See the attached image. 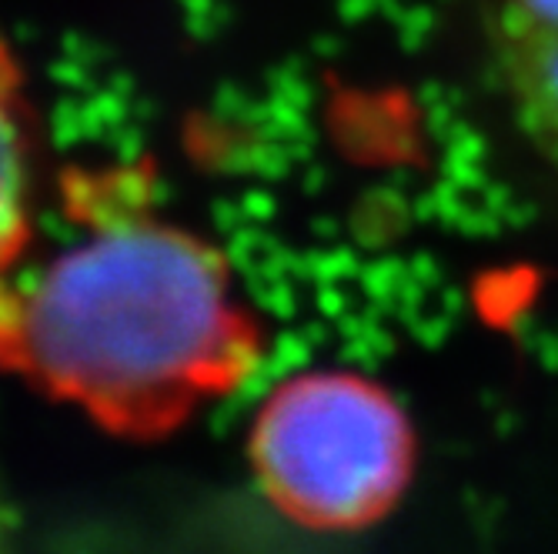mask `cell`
<instances>
[{"label":"cell","instance_id":"cell-1","mask_svg":"<svg viewBox=\"0 0 558 554\" xmlns=\"http://www.w3.org/2000/svg\"><path fill=\"white\" fill-rule=\"evenodd\" d=\"M77 224L0 274V374L124 441H161L244 387L268 337L225 250L144 208L134 181L71 174Z\"/></svg>","mask_w":558,"mask_h":554},{"label":"cell","instance_id":"cell-2","mask_svg":"<svg viewBox=\"0 0 558 554\" xmlns=\"http://www.w3.org/2000/svg\"><path fill=\"white\" fill-rule=\"evenodd\" d=\"M247 461L268 505L318 534L365 531L409 494L418 434L378 381L318 368L278 381L247 431Z\"/></svg>","mask_w":558,"mask_h":554},{"label":"cell","instance_id":"cell-3","mask_svg":"<svg viewBox=\"0 0 558 554\" xmlns=\"http://www.w3.org/2000/svg\"><path fill=\"white\" fill-rule=\"evenodd\" d=\"M482 44L515 131L558 168V0H482Z\"/></svg>","mask_w":558,"mask_h":554},{"label":"cell","instance_id":"cell-4","mask_svg":"<svg viewBox=\"0 0 558 554\" xmlns=\"http://www.w3.org/2000/svg\"><path fill=\"white\" fill-rule=\"evenodd\" d=\"M37 131L14 47L0 37V274L34 244Z\"/></svg>","mask_w":558,"mask_h":554}]
</instances>
